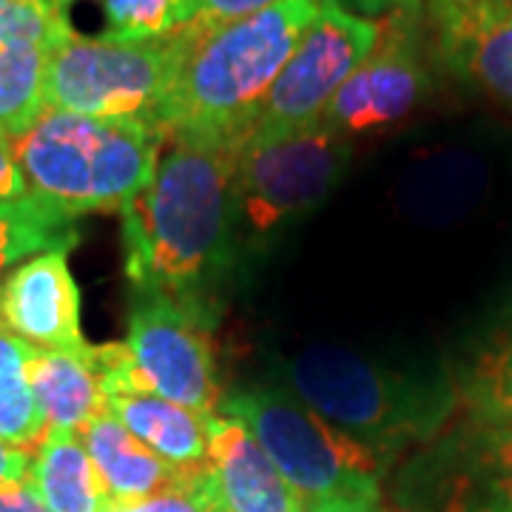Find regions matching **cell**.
Returning <instances> with one entry per match:
<instances>
[{"mask_svg":"<svg viewBox=\"0 0 512 512\" xmlns=\"http://www.w3.org/2000/svg\"><path fill=\"white\" fill-rule=\"evenodd\" d=\"M242 143L171 137L154 177L120 211L126 276L137 296L160 293L208 311L239 231L234 165Z\"/></svg>","mask_w":512,"mask_h":512,"instance_id":"1","label":"cell"},{"mask_svg":"<svg viewBox=\"0 0 512 512\" xmlns=\"http://www.w3.org/2000/svg\"><path fill=\"white\" fill-rule=\"evenodd\" d=\"M322 0H282L217 29H183V57L165 100L163 134L242 143L308 32Z\"/></svg>","mask_w":512,"mask_h":512,"instance_id":"2","label":"cell"},{"mask_svg":"<svg viewBox=\"0 0 512 512\" xmlns=\"http://www.w3.org/2000/svg\"><path fill=\"white\" fill-rule=\"evenodd\" d=\"M160 128L46 109L12 140L29 194L66 217L123 211L154 177Z\"/></svg>","mask_w":512,"mask_h":512,"instance_id":"3","label":"cell"},{"mask_svg":"<svg viewBox=\"0 0 512 512\" xmlns=\"http://www.w3.org/2000/svg\"><path fill=\"white\" fill-rule=\"evenodd\" d=\"M291 393L382 458L433 439L450 399L342 348H308L285 365Z\"/></svg>","mask_w":512,"mask_h":512,"instance_id":"4","label":"cell"},{"mask_svg":"<svg viewBox=\"0 0 512 512\" xmlns=\"http://www.w3.org/2000/svg\"><path fill=\"white\" fill-rule=\"evenodd\" d=\"M220 416L242 421L254 433L305 504L382 498L384 458L313 413L293 393L237 390L222 399Z\"/></svg>","mask_w":512,"mask_h":512,"instance_id":"5","label":"cell"},{"mask_svg":"<svg viewBox=\"0 0 512 512\" xmlns=\"http://www.w3.org/2000/svg\"><path fill=\"white\" fill-rule=\"evenodd\" d=\"M180 57L183 32L148 43L72 35L49 52L43 77L46 109L146 123L163 131L165 100Z\"/></svg>","mask_w":512,"mask_h":512,"instance_id":"6","label":"cell"},{"mask_svg":"<svg viewBox=\"0 0 512 512\" xmlns=\"http://www.w3.org/2000/svg\"><path fill=\"white\" fill-rule=\"evenodd\" d=\"M350 151V137L328 123L282 134L251 131L234 165L239 228L265 237L316 208L345 174Z\"/></svg>","mask_w":512,"mask_h":512,"instance_id":"7","label":"cell"},{"mask_svg":"<svg viewBox=\"0 0 512 512\" xmlns=\"http://www.w3.org/2000/svg\"><path fill=\"white\" fill-rule=\"evenodd\" d=\"M399 512H512V427L461 421L424 441L396 484Z\"/></svg>","mask_w":512,"mask_h":512,"instance_id":"8","label":"cell"},{"mask_svg":"<svg viewBox=\"0 0 512 512\" xmlns=\"http://www.w3.org/2000/svg\"><path fill=\"white\" fill-rule=\"evenodd\" d=\"M123 348L140 393H157L202 416L220 413L211 313L160 293L137 296Z\"/></svg>","mask_w":512,"mask_h":512,"instance_id":"9","label":"cell"},{"mask_svg":"<svg viewBox=\"0 0 512 512\" xmlns=\"http://www.w3.org/2000/svg\"><path fill=\"white\" fill-rule=\"evenodd\" d=\"M384 20L362 18L322 0L319 15L256 117L254 134H282L322 123L330 100L379 46Z\"/></svg>","mask_w":512,"mask_h":512,"instance_id":"10","label":"cell"},{"mask_svg":"<svg viewBox=\"0 0 512 512\" xmlns=\"http://www.w3.org/2000/svg\"><path fill=\"white\" fill-rule=\"evenodd\" d=\"M427 92L430 66L421 46L419 12H402L384 20L379 46L330 100L322 123L345 137L393 126L416 109Z\"/></svg>","mask_w":512,"mask_h":512,"instance_id":"11","label":"cell"},{"mask_svg":"<svg viewBox=\"0 0 512 512\" xmlns=\"http://www.w3.org/2000/svg\"><path fill=\"white\" fill-rule=\"evenodd\" d=\"M441 63L512 109V0H424Z\"/></svg>","mask_w":512,"mask_h":512,"instance_id":"12","label":"cell"},{"mask_svg":"<svg viewBox=\"0 0 512 512\" xmlns=\"http://www.w3.org/2000/svg\"><path fill=\"white\" fill-rule=\"evenodd\" d=\"M0 325L35 350H86L80 288L69 251H49L18 265L0 285Z\"/></svg>","mask_w":512,"mask_h":512,"instance_id":"13","label":"cell"},{"mask_svg":"<svg viewBox=\"0 0 512 512\" xmlns=\"http://www.w3.org/2000/svg\"><path fill=\"white\" fill-rule=\"evenodd\" d=\"M225 512H302L305 501L276 470L254 433L231 416L208 421V456Z\"/></svg>","mask_w":512,"mask_h":512,"instance_id":"14","label":"cell"},{"mask_svg":"<svg viewBox=\"0 0 512 512\" xmlns=\"http://www.w3.org/2000/svg\"><path fill=\"white\" fill-rule=\"evenodd\" d=\"M29 382L46 430L80 433L106 413V387L97 345L86 350H35Z\"/></svg>","mask_w":512,"mask_h":512,"instance_id":"15","label":"cell"},{"mask_svg":"<svg viewBox=\"0 0 512 512\" xmlns=\"http://www.w3.org/2000/svg\"><path fill=\"white\" fill-rule=\"evenodd\" d=\"M106 413H111L131 436H137L148 450H154L168 464L180 470L205 464L211 416H202L197 410L168 402L157 393L140 390L109 396Z\"/></svg>","mask_w":512,"mask_h":512,"instance_id":"16","label":"cell"},{"mask_svg":"<svg viewBox=\"0 0 512 512\" xmlns=\"http://www.w3.org/2000/svg\"><path fill=\"white\" fill-rule=\"evenodd\" d=\"M80 439L103 478L111 501H140L177 484L185 470L168 464L131 436L111 413H103L80 430Z\"/></svg>","mask_w":512,"mask_h":512,"instance_id":"17","label":"cell"},{"mask_svg":"<svg viewBox=\"0 0 512 512\" xmlns=\"http://www.w3.org/2000/svg\"><path fill=\"white\" fill-rule=\"evenodd\" d=\"M29 484L49 512H109L114 504L80 433L72 430H46L32 456Z\"/></svg>","mask_w":512,"mask_h":512,"instance_id":"18","label":"cell"},{"mask_svg":"<svg viewBox=\"0 0 512 512\" xmlns=\"http://www.w3.org/2000/svg\"><path fill=\"white\" fill-rule=\"evenodd\" d=\"M453 393L470 421L512 427V308L458 373Z\"/></svg>","mask_w":512,"mask_h":512,"instance_id":"19","label":"cell"},{"mask_svg":"<svg viewBox=\"0 0 512 512\" xmlns=\"http://www.w3.org/2000/svg\"><path fill=\"white\" fill-rule=\"evenodd\" d=\"M77 220L37 197L0 205V285L18 265L49 251H72Z\"/></svg>","mask_w":512,"mask_h":512,"instance_id":"20","label":"cell"},{"mask_svg":"<svg viewBox=\"0 0 512 512\" xmlns=\"http://www.w3.org/2000/svg\"><path fill=\"white\" fill-rule=\"evenodd\" d=\"M35 348L0 325V441L35 453L46 436V421L29 382Z\"/></svg>","mask_w":512,"mask_h":512,"instance_id":"21","label":"cell"},{"mask_svg":"<svg viewBox=\"0 0 512 512\" xmlns=\"http://www.w3.org/2000/svg\"><path fill=\"white\" fill-rule=\"evenodd\" d=\"M49 52L35 46L0 49V137L15 140L46 111L43 77Z\"/></svg>","mask_w":512,"mask_h":512,"instance_id":"22","label":"cell"},{"mask_svg":"<svg viewBox=\"0 0 512 512\" xmlns=\"http://www.w3.org/2000/svg\"><path fill=\"white\" fill-rule=\"evenodd\" d=\"M197 18V0H106V32L111 40L148 43L183 32Z\"/></svg>","mask_w":512,"mask_h":512,"instance_id":"23","label":"cell"},{"mask_svg":"<svg viewBox=\"0 0 512 512\" xmlns=\"http://www.w3.org/2000/svg\"><path fill=\"white\" fill-rule=\"evenodd\" d=\"M74 35L57 0H0V49L35 46L52 52Z\"/></svg>","mask_w":512,"mask_h":512,"instance_id":"24","label":"cell"},{"mask_svg":"<svg viewBox=\"0 0 512 512\" xmlns=\"http://www.w3.org/2000/svg\"><path fill=\"white\" fill-rule=\"evenodd\" d=\"M109 512H225L208 464L188 467L177 484L140 501H114Z\"/></svg>","mask_w":512,"mask_h":512,"instance_id":"25","label":"cell"},{"mask_svg":"<svg viewBox=\"0 0 512 512\" xmlns=\"http://www.w3.org/2000/svg\"><path fill=\"white\" fill-rule=\"evenodd\" d=\"M282 0H197V18L188 29H217L225 23H234V20L248 18L256 12H265Z\"/></svg>","mask_w":512,"mask_h":512,"instance_id":"26","label":"cell"},{"mask_svg":"<svg viewBox=\"0 0 512 512\" xmlns=\"http://www.w3.org/2000/svg\"><path fill=\"white\" fill-rule=\"evenodd\" d=\"M23 197H29V185L23 180L12 140L0 137V205L18 202Z\"/></svg>","mask_w":512,"mask_h":512,"instance_id":"27","label":"cell"},{"mask_svg":"<svg viewBox=\"0 0 512 512\" xmlns=\"http://www.w3.org/2000/svg\"><path fill=\"white\" fill-rule=\"evenodd\" d=\"M325 3H333L345 12H353V15H362V18H373L376 15H402V12H421L424 0H325Z\"/></svg>","mask_w":512,"mask_h":512,"instance_id":"28","label":"cell"},{"mask_svg":"<svg viewBox=\"0 0 512 512\" xmlns=\"http://www.w3.org/2000/svg\"><path fill=\"white\" fill-rule=\"evenodd\" d=\"M32 456H35L32 450L12 447V444L0 441V487L26 481L29 470H32Z\"/></svg>","mask_w":512,"mask_h":512,"instance_id":"29","label":"cell"},{"mask_svg":"<svg viewBox=\"0 0 512 512\" xmlns=\"http://www.w3.org/2000/svg\"><path fill=\"white\" fill-rule=\"evenodd\" d=\"M0 512H49L46 504L40 501V495L35 493V487L26 481L0 487Z\"/></svg>","mask_w":512,"mask_h":512,"instance_id":"30","label":"cell"},{"mask_svg":"<svg viewBox=\"0 0 512 512\" xmlns=\"http://www.w3.org/2000/svg\"><path fill=\"white\" fill-rule=\"evenodd\" d=\"M302 512H387L382 498H333V501H316L305 504Z\"/></svg>","mask_w":512,"mask_h":512,"instance_id":"31","label":"cell"},{"mask_svg":"<svg viewBox=\"0 0 512 512\" xmlns=\"http://www.w3.org/2000/svg\"><path fill=\"white\" fill-rule=\"evenodd\" d=\"M57 3H60V6L66 9V6H69V3H74V0H57Z\"/></svg>","mask_w":512,"mask_h":512,"instance_id":"32","label":"cell"}]
</instances>
